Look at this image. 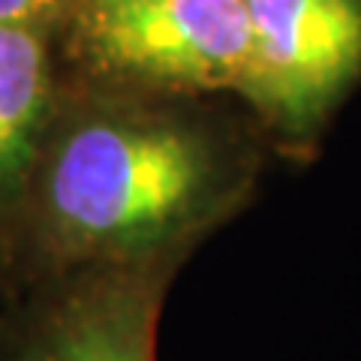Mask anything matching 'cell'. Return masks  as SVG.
Masks as SVG:
<instances>
[{
    "mask_svg": "<svg viewBox=\"0 0 361 361\" xmlns=\"http://www.w3.org/2000/svg\"><path fill=\"white\" fill-rule=\"evenodd\" d=\"M256 160L190 94L99 85L63 97L9 232L0 283L51 271L193 256L244 205Z\"/></svg>",
    "mask_w": 361,
    "mask_h": 361,
    "instance_id": "1",
    "label": "cell"
},
{
    "mask_svg": "<svg viewBox=\"0 0 361 361\" xmlns=\"http://www.w3.org/2000/svg\"><path fill=\"white\" fill-rule=\"evenodd\" d=\"M70 49L106 87L241 94L250 66L244 0H75Z\"/></svg>",
    "mask_w": 361,
    "mask_h": 361,
    "instance_id": "2",
    "label": "cell"
},
{
    "mask_svg": "<svg viewBox=\"0 0 361 361\" xmlns=\"http://www.w3.org/2000/svg\"><path fill=\"white\" fill-rule=\"evenodd\" d=\"M190 256L51 271L13 289L0 361H157L160 322Z\"/></svg>",
    "mask_w": 361,
    "mask_h": 361,
    "instance_id": "3",
    "label": "cell"
},
{
    "mask_svg": "<svg viewBox=\"0 0 361 361\" xmlns=\"http://www.w3.org/2000/svg\"><path fill=\"white\" fill-rule=\"evenodd\" d=\"M250 66L241 97L289 133L319 123L361 75V0H244Z\"/></svg>",
    "mask_w": 361,
    "mask_h": 361,
    "instance_id": "4",
    "label": "cell"
},
{
    "mask_svg": "<svg viewBox=\"0 0 361 361\" xmlns=\"http://www.w3.org/2000/svg\"><path fill=\"white\" fill-rule=\"evenodd\" d=\"M61 25L27 21L0 27V262L61 103L54 63Z\"/></svg>",
    "mask_w": 361,
    "mask_h": 361,
    "instance_id": "5",
    "label": "cell"
},
{
    "mask_svg": "<svg viewBox=\"0 0 361 361\" xmlns=\"http://www.w3.org/2000/svg\"><path fill=\"white\" fill-rule=\"evenodd\" d=\"M75 0H0V27L27 21H63Z\"/></svg>",
    "mask_w": 361,
    "mask_h": 361,
    "instance_id": "6",
    "label": "cell"
}]
</instances>
